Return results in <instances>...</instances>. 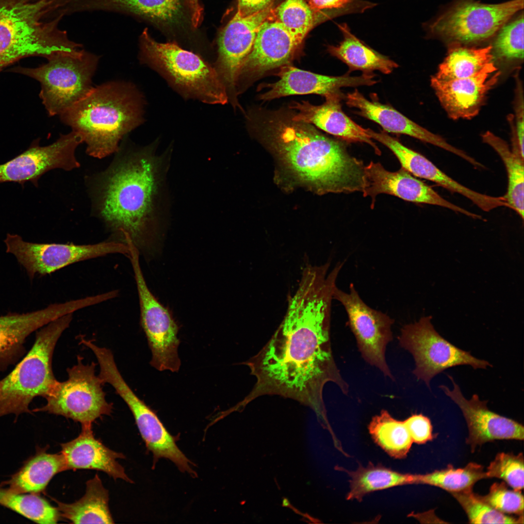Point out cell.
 Returning a JSON list of instances; mask_svg holds the SVG:
<instances>
[{
    "instance_id": "cell-1",
    "label": "cell",
    "mask_w": 524,
    "mask_h": 524,
    "mask_svg": "<svg viewBox=\"0 0 524 524\" xmlns=\"http://www.w3.org/2000/svg\"><path fill=\"white\" fill-rule=\"evenodd\" d=\"M333 292L329 282L309 275L301 277L281 324L263 348L245 362L257 381L237 409L259 396L278 395L309 406L322 425L330 428L324 386L332 382L344 394L349 392L331 348Z\"/></svg>"
},
{
    "instance_id": "cell-2",
    "label": "cell",
    "mask_w": 524,
    "mask_h": 524,
    "mask_svg": "<svg viewBox=\"0 0 524 524\" xmlns=\"http://www.w3.org/2000/svg\"><path fill=\"white\" fill-rule=\"evenodd\" d=\"M94 202L99 217L139 250L152 238L161 186V163L151 147L118 158L98 175Z\"/></svg>"
},
{
    "instance_id": "cell-3",
    "label": "cell",
    "mask_w": 524,
    "mask_h": 524,
    "mask_svg": "<svg viewBox=\"0 0 524 524\" xmlns=\"http://www.w3.org/2000/svg\"><path fill=\"white\" fill-rule=\"evenodd\" d=\"M264 136L288 167L319 193L363 192L365 165L341 141L326 136L311 124L275 114L263 123Z\"/></svg>"
},
{
    "instance_id": "cell-4",
    "label": "cell",
    "mask_w": 524,
    "mask_h": 524,
    "mask_svg": "<svg viewBox=\"0 0 524 524\" xmlns=\"http://www.w3.org/2000/svg\"><path fill=\"white\" fill-rule=\"evenodd\" d=\"M144 102L132 83L109 82L94 87L59 116L86 144L87 154L102 159L116 153L120 140L143 123Z\"/></svg>"
},
{
    "instance_id": "cell-5",
    "label": "cell",
    "mask_w": 524,
    "mask_h": 524,
    "mask_svg": "<svg viewBox=\"0 0 524 524\" xmlns=\"http://www.w3.org/2000/svg\"><path fill=\"white\" fill-rule=\"evenodd\" d=\"M51 13L47 0H0V69L26 57L47 59L82 47L58 28L63 16L45 19Z\"/></svg>"
},
{
    "instance_id": "cell-6",
    "label": "cell",
    "mask_w": 524,
    "mask_h": 524,
    "mask_svg": "<svg viewBox=\"0 0 524 524\" xmlns=\"http://www.w3.org/2000/svg\"><path fill=\"white\" fill-rule=\"evenodd\" d=\"M73 313L60 317L39 329L30 350L14 369L0 380V417L31 413L34 398H45L57 380L52 368L56 344L70 325Z\"/></svg>"
},
{
    "instance_id": "cell-7",
    "label": "cell",
    "mask_w": 524,
    "mask_h": 524,
    "mask_svg": "<svg viewBox=\"0 0 524 524\" xmlns=\"http://www.w3.org/2000/svg\"><path fill=\"white\" fill-rule=\"evenodd\" d=\"M139 60L160 74L182 97L210 104L228 101L213 65L175 42L156 41L145 29L140 37Z\"/></svg>"
},
{
    "instance_id": "cell-8",
    "label": "cell",
    "mask_w": 524,
    "mask_h": 524,
    "mask_svg": "<svg viewBox=\"0 0 524 524\" xmlns=\"http://www.w3.org/2000/svg\"><path fill=\"white\" fill-rule=\"evenodd\" d=\"M35 68L17 67L15 71L36 80L40 97L51 116L59 115L85 97L92 90V77L99 57L82 49L61 51Z\"/></svg>"
},
{
    "instance_id": "cell-9",
    "label": "cell",
    "mask_w": 524,
    "mask_h": 524,
    "mask_svg": "<svg viewBox=\"0 0 524 524\" xmlns=\"http://www.w3.org/2000/svg\"><path fill=\"white\" fill-rule=\"evenodd\" d=\"M524 0L489 4L457 0L428 26V31L454 44L482 42L494 36L517 12Z\"/></svg>"
},
{
    "instance_id": "cell-10",
    "label": "cell",
    "mask_w": 524,
    "mask_h": 524,
    "mask_svg": "<svg viewBox=\"0 0 524 524\" xmlns=\"http://www.w3.org/2000/svg\"><path fill=\"white\" fill-rule=\"evenodd\" d=\"M96 364H85L78 356L76 364L67 369L68 378L57 381L45 397L46 404L32 412H46L80 422L92 424L97 418L109 415L112 405L102 389L104 384L95 373Z\"/></svg>"
},
{
    "instance_id": "cell-11",
    "label": "cell",
    "mask_w": 524,
    "mask_h": 524,
    "mask_svg": "<svg viewBox=\"0 0 524 524\" xmlns=\"http://www.w3.org/2000/svg\"><path fill=\"white\" fill-rule=\"evenodd\" d=\"M431 316L405 325L398 337L400 345L412 355L415 367L412 373L429 387L430 380L444 370L459 365L475 369L492 367L488 361L477 359L442 337L434 328Z\"/></svg>"
},
{
    "instance_id": "cell-12",
    "label": "cell",
    "mask_w": 524,
    "mask_h": 524,
    "mask_svg": "<svg viewBox=\"0 0 524 524\" xmlns=\"http://www.w3.org/2000/svg\"><path fill=\"white\" fill-rule=\"evenodd\" d=\"M4 243L6 252L15 256L31 280L36 275L49 274L77 262L109 254H129L128 245L115 240L81 245L36 243L25 241L17 234L7 233Z\"/></svg>"
},
{
    "instance_id": "cell-13",
    "label": "cell",
    "mask_w": 524,
    "mask_h": 524,
    "mask_svg": "<svg viewBox=\"0 0 524 524\" xmlns=\"http://www.w3.org/2000/svg\"><path fill=\"white\" fill-rule=\"evenodd\" d=\"M129 258L138 294L141 325L152 353L150 364L160 371L178 372L180 366L178 326L170 311L148 288L140 267L138 250L131 249Z\"/></svg>"
},
{
    "instance_id": "cell-14",
    "label": "cell",
    "mask_w": 524,
    "mask_h": 524,
    "mask_svg": "<svg viewBox=\"0 0 524 524\" xmlns=\"http://www.w3.org/2000/svg\"><path fill=\"white\" fill-rule=\"evenodd\" d=\"M349 292L334 289L333 299L344 306L348 316L349 326L356 339L362 357L369 364L377 367L385 377H394L387 363L385 352L393 339L392 326L394 320L381 311L368 306L360 297L352 283Z\"/></svg>"
},
{
    "instance_id": "cell-15",
    "label": "cell",
    "mask_w": 524,
    "mask_h": 524,
    "mask_svg": "<svg viewBox=\"0 0 524 524\" xmlns=\"http://www.w3.org/2000/svg\"><path fill=\"white\" fill-rule=\"evenodd\" d=\"M274 19L272 5L254 15L242 16L237 12L220 32L217 41V55L213 63L227 95L228 101L237 105L240 72L250 53L261 26Z\"/></svg>"
},
{
    "instance_id": "cell-16",
    "label": "cell",
    "mask_w": 524,
    "mask_h": 524,
    "mask_svg": "<svg viewBox=\"0 0 524 524\" xmlns=\"http://www.w3.org/2000/svg\"><path fill=\"white\" fill-rule=\"evenodd\" d=\"M105 383L115 390L131 410L136 424L148 450L154 459L165 458L174 462L182 472L195 474L191 461L176 443L155 412L140 399L126 383L117 365H111L101 374Z\"/></svg>"
},
{
    "instance_id": "cell-17",
    "label": "cell",
    "mask_w": 524,
    "mask_h": 524,
    "mask_svg": "<svg viewBox=\"0 0 524 524\" xmlns=\"http://www.w3.org/2000/svg\"><path fill=\"white\" fill-rule=\"evenodd\" d=\"M82 143L80 136L71 131L61 135L49 145L33 144L22 153L0 164V182L23 184L29 181L37 186L40 178L50 170L71 171L78 168L80 164L76 158V150Z\"/></svg>"
},
{
    "instance_id": "cell-18",
    "label": "cell",
    "mask_w": 524,
    "mask_h": 524,
    "mask_svg": "<svg viewBox=\"0 0 524 524\" xmlns=\"http://www.w3.org/2000/svg\"><path fill=\"white\" fill-rule=\"evenodd\" d=\"M448 376L453 384L452 389L443 385L440 388L461 410L468 429L466 442L472 452L494 440H524V428L522 424L491 410L487 407L488 401L481 400L476 394L467 399L454 378Z\"/></svg>"
},
{
    "instance_id": "cell-19",
    "label": "cell",
    "mask_w": 524,
    "mask_h": 524,
    "mask_svg": "<svg viewBox=\"0 0 524 524\" xmlns=\"http://www.w3.org/2000/svg\"><path fill=\"white\" fill-rule=\"evenodd\" d=\"M82 308L81 301L77 299L31 312L0 315V372L16 364L26 354L25 343L32 333Z\"/></svg>"
},
{
    "instance_id": "cell-20",
    "label": "cell",
    "mask_w": 524,
    "mask_h": 524,
    "mask_svg": "<svg viewBox=\"0 0 524 524\" xmlns=\"http://www.w3.org/2000/svg\"><path fill=\"white\" fill-rule=\"evenodd\" d=\"M365 172L366 184L362 193L363 196L371 197L372 208L376 196L386 194L410 202L448 208L473 218H482L481 216L444 199L431 187L413 177L402 167L397 171L391 172L385 169L381 164L371 161L365 165Z\"/></svg>"
},
{
    "instance_id": "cell-21",
    "label": "cell",
    "mask_w": 524,
    "mask_h": 524,
    "mask_svg": "<svg viewBox=\"0 0 524 524\" xmlns=\"http://www.w3.org/2000/svg\"><path fill=\"white\" fill-rule=\"evenodd\" d=\"M500 75L494 63L471 77L441 80L434 76L431 85L448 115L454 119H470L478 113L489 91Z\"/></svg>"
},
{
    "instance_id": "cell-22",
    "label": "cell",
    "mask_w": 524,
    "mask_h": 524,
    "mask_svg": "<svg viewBox=\"0 0 524 524\" xmlns=\"http://www.w3.org/2000/svg\"><path fill=\"white\" fill-rule=\"evenodd\" d=\"M366 130L371 139L389 148L397 157L402 167L410 174L433 181L450 191L463 195L485 212L499 207H507L504 196H492L471 190L444 173L425 157L405 147L397 139L384 131L377 132L369 128Z\"/></svg>"
},
{
    "instance_id": "cell-23",
    "label": "cell",
    "mask_w": 524,
    "mask_h": 524,
    "mask_svg": "<svg viewBox=\"0 0 524 524\" xmlns=\"http://www.w3.org/2000/svg\"><path fill=\"white\" fill-rule=\"evenodd\" d=\"M279 68L277 73L279 80L265 85L268 90L260 96L261 99L267 101L290 95L311 94L326 98L341 92L342 87L370 86L377 82L372 73H364L359 76L348 74L328 76L302 70L289 64Z\"/></svg>"
},
{
    "instance_id": "cell-24",
    "label": "cell",
    "mask_w": 524,
    "mask_h": 524,
    "mask_svg": "<svg viewBox=\"0 0 524 524\" xmlns=\"http://www.w3.org/2000/svg\"><path fill=\"white\" fill-rule=\"evenodd\" d=\"M301 44L278 21L271 19L261 26L250 53L242 66L238 83L256 79L268 71L289 64Z\"/></svg>"
},
{
    "instance_id": "cell-25",
    "label": "cell",
    "mask_w": 524,
    "mask_h": 524,
    "mask_svg": "<svg viewBox=\"0 0 524 524\" xmlns=\"http://www.w3.org/2000/svg\"><path fill=\"white\" fill-rule=\"evenodd\" d=\"M344 98L341 92L326 97L320 105H313L308 101L294 102L292 108L296 113L291 115L293 120L313 124L321 130L347 142H363L371 146L375 153L381 151L364 129L350 118L343 111L341 100Z\"/></svg>"
},
{
    "instance_id": "cell-26",
    "label": "cell",
    "mask_w": 524,
    "mask_h": 524,
    "mask_svg": "<svg viewBox=\"0 0 524 524\" xmlns=\"http://www.w3.org/2000/svg\"><path fill=\"white\" fill-rule=\"evenodd\" d=\"M345 97L349 107L358 109L356 112L358 115L376 122L385 131L408 135L452 152L471 164L474 163V159L465 152L416 124L393 107L369 100L357 90L348 93Z\"/></svg>"
},
{
    "instance_id": "cell-27",
    "label": "cell",
    "mask_w": 524,
    "mask_h": 524,
    "mask_svg": "<svg viewBox=\"0 0 524 524\" xmlns=\"http://www.w3.org/2000/svg\"><path fill=\"white\" fill-rule=\"evenodd\" d=\"M79 436L61 444L66 470L95 469L103 471L114 479L131 482L117 459L124 456L104 445L94 436L91 424L82 425Z\"/></svg>"
},
{
    "instance_id": "cell-28",
    "label": "cell",
    "mask_w": 524,
    "mask_h": 524,
    "mask_svg": "<svg viewBox=\"0 0 524 524\" xmlns=\"http://www.w3.org/2000/svg\"><path fill=\"white\" fill-rule=\"evenodd\" d=\"M66 8L68 14L115 12L166 23L179 21L183 15L181 0H73Z\"/></svg>"
},
{
    "instance_id": "cell-29",
    "label": "cell",
    "mask_w": 524,
    "mask_h": 524,
    "mask_svg": "<svg viewBox=\"0 0 524 524\" xmlns=\"http://www.w3.org/2000/svg\"><path fill=\"white\" fill-rule=\"evenodd\" d=\"M349 477V489L346 499L361 502L372 492L398 486L414 484V474L401 473L381 464L369 462L353 471L339 468Z\"/></svg>"
},
{
    "instance_id": "cell-30",
    "label": "cell",
    "mask_w": 524,
    "mask_h": 524,
    "mask_svg": "<svg viewBox=\"0 0 524 524\" xmlns=\"http://www.w3.org/2000/svg\"><path fill=\"white\" fill-rule=\"evenodd\" d=\"M343 40L337 46H329L328 51L344 63L350 71L360 70L372 73L378 70L384 74L391 73L398 65L387 57L370 47L353 34L346 24H338Z\"/></svg>"
},
{
    "instance_id": "cell-31",
    "label": "cell",
    "mask_w": 524,
    "mask_h": 524,
    "mask_svg": "<svg viewBox=\"0 0 524 524\" xmlns=\"http://www.w3.org/2000/svg\"><path fill=\"white\" fill-rule=\"evenodd\" d=\"M84 495L77 501L66 504L57 500L61 516L74 524H113L109 509V494L98 475L86 483Z\"/></svg>"
},
{
    "instance_id": "cell-32",
    "label": "cell",
    "mask_w": 524,
    "mask_h": 524,
    "mask_svg": "<svg viewBox=\"0 0 524 524\" xmlns=\"http://www.w3.org/2000/svg\"><path fill=\"white\" fill-rule=\"evenodd\" d=\"M66 470L63 455L40 452L30 459L8 481L12 491L20 493L38 494L43 491L56 474Z\"/></svg>"
},
{
    "instance_id": "cell-33",
    "label": "cell",
    "mask_w": 524,
    "mask_h": 524,
    "mask_svg": "<svg viewBox=\"0 0 524 524\" xmlns=\"http://www.w3.org/2000/svg\"><path fill=\"white\" fill-rule=\"evenodd\" d=\"M492 46L473 48L454 44L434 76L441 80L466 78L481 72L494 63Z\"/></svg>"
},
{
    "instance_id": "cell-34",
    "label": "cell",
    "mask_w": 524,
    "mask_h": 524,
    "mask_svg": "<svg viewBox=\"0 0 524 524\" xmlns=\"http://www.w3.org/2000/svg\"><path fill=\"white\" fill-rule=\"evenodd\" d=\"M483 141L498 154L506 166L508 177V190L504 196L509 208L524 219V158L518 144L510 148L508 143L490 131L482 135Z\"/></svg>"
},
{
    "instance_id": "cell-35",
    "label": "cell",
    "mask_w": 524,
    "mask_h": 524,
    "mask_svg": "<svg viewBox=\"0 0 524 524\" xmlns=\"http://www.w3.org/2000/svg\"><path fill=\"white\" fill-rule=\"evenodd\" d=\"M310 6L305 0H284L274 9V20L280 23L288 33L301 44L305 37L319 20L350 14L347 6L331 9L320 16Z\"/></svg>"
},
{
    "instance_id": "cell-36",
    "label": "cell",
    "mask_w": 524,
    "mask_h": 524,
    "mask_svg": "<svg viewBox=\"0 0 524 524\" xmlns=\"http://www.w3.org/2000/svg\"><path fill=\"white\" fill-rule=\"evenodd\" d=\"M368 429L374 442L391 457H407L413 443L404 420H397L382 409L373 417Z\"/></svg>"
},
{
    "instance_id": "cell-37",
    "label": "cell",
    "mask_w": 524,
    "mask_h": 524,
    "mask_svg": "<svg viewBox=\"0 0 524 524\" xmlns=\"http://www.w3.org/2000/svg\"><path fill=\"white\" fill-rule=\"evenodd\" d=\"M487 478L484 467L477 463H468L463 468L449 465L441 470L425 474H414V484L439 487L450 493L472 489L478 481Z\"/></svg>"
},
{
    "instance_id": "cell-38",
    "label": "cell",
    "mask_w": 524,
    "mask_h": 524,
    "mask_svg": "<svg viewBox=\"0 0 524 524\" xmlns=\"http://www.w3.org/2000/svg\"><path fill=\"white\" fill-rule=\"evenodd\" d=\"M0 505L39 524H55L60 513L38 494L14 492L0 484Z\"/></svg>"
},
{
    "instance_id": "cell-39",
    "label": "cell",
    "mask_w": 524,
    "mask_h": 524,
    "mask_svg": "<svg viewBox=\"0 0 524 524\" xmlns=\"http://www.w3.org/2000/svg\"><path fill=\"white\" fill-rule=\"evenodd\" d=\"M465 512L471 524H523L524 516L512 517L493 508L472 489L450 493Z\"/></svg>"
},
{
    "instance_id": "cell-40",
    "label": "cell",
    "mask_w": 524,
    "mask_h": 524,
    "mask_svg": "<svg viewBox=\"0 0 524 524\" xmlns=\"http://www.w3.org/2000/svg\"><path fill=\"white\" fill-rule=\"evenodd\" d=\"M492 46L494 58L507 61L524 58V15L508 21L498 31Z\"/></svg>"
},
{
    "instance_id": "cell-41",
    "label": "cell",
    "mask_w": 524,
    "mask_h": 524,
    "mask_svg": "<svg viewBox=\"0 0 524 524\" xmlns=\"http://www.w3.org/2000/svg\"><path fill=\"white\" fill-rule=\"evenodd\" d=\"M487 478L501 479L514 490L522 491L524 483V456L520 453H498L485 470Z\"/></svg>"
},
{
    "instance_id": "cell-42",
    "label": "cell",
    "mask_w": 524,
    "mask_h": 524,
    "mask_svg": "<svg viewBox=\"0 0 524 524\" xmlns=\"http://www.w3.org/2000/svg\"><path fill=\"white\" fill-rule=\"evenodd\" d=\"M480 496L502 513L524 516V496L521 491L508 489L504 482L493 483L487 494Z\"/></svg>"
},
{
    "instance_id": "cell-43",
    "label": "cell",
    "mask_w": 524,
    "mask_h": 524,
    "mask_svg": "<svg viewBox=\"0 0 524 524\" xmlns=\"http://www.w3.org/2000/svg\"><path fill=\"white\" fill-rule=\"evenodd\" d=\"M413 443L425 444L433 438L430 419L424 415L412 414L404 420Z\"/></svg>"
},
{
    "instance_id": "cell-44",
    "label": "cell",
    "mask_w": 524,
    "mask_h": 524,
    "mask_svg": "<svg viewBox=\"0 0 524 524\" xmlns=\"http://www.w3.org/2000/svg\"><path fill=\"white\" fill-rule=\"evenodd\" d=\"M273 0H238L237 12L247 16L262 11L272 5Z\"/></svg>"
},
{
    "instance_id": "cell-45",
    "label": "cell",
    "mask_w": 524,
    "mask_h": 524,
    "mask_svg": "<svg viewBox=\"0 0 524 524\" xmlns=\"http://www.w3.org/2000/svg\"><path fill=\"white\" fill-rule=\"evenodd\" d=\"M516 107V140L522 156L524 158V102L519 90Z\"/></svg>"
},
{
    "instance_id": "cell-46",
    "label": "cell",
    "mask_w": 524,
    "mask_h": 524,
    "mask_svg": "<svg viewBox=\"0 0 524 524\" xmlns=\"http://www.w3.org/2000/svg\"><path fill=\"white\" fill-rule=\"evenodd\" d=\"M355 0H310L309 5L313 10L318 11L324 9H339L345 7Z\"/></svg>"
},
{
    "instance_id": "cell-47",
    "label": "cell",
    "mask_w": 524,
    "mask_h": 524,
    "mask_svg": "<svg viewBox=\"0 0 524 524\" xmlns=\"http://www.w3.org/2000/svg\"><path fill=\"white\" fill-rule=\"evenodd\" d=\"M189 8L193 26L197 27L202 16V8L200 5L199 0H185Z\"/></svg>"
},
{
    "instance_id": "cell-48",
    "label": "cell",
    "mask_w": 524,
    "mask_h": 524,
    "mask_svg": "<svg viewBox=\"0 0 524 524\" xmlns=\"http://www.w3.org/2000/svg\"><path fill=\"white\" fill-rule=\"evenodd\" d=\"M50 3L53 11L57 10L66 5L73 0H47Z\"/></svg>"
},
{
    "instance_id": "cell-49",
    "label": "cell",
    "mask_w": 524,
    "mask_h": 524,
    "mask_svg": "<svg viewBox=\"0 0 524 524\" xmlns=\"http://www.w3.org/2000/svg\"><path fill=\"white\" fill-rule=\"evenodd\" d=\"M289 505H290V503H289V501L288 500V499H287L286 498H284V499L283 500V502H282V505H283V506H284V507H287V506H289Z\"/></svg>"
}]
</instances>
